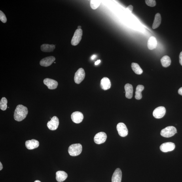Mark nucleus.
Wrapping results in <instances>:
<instances>
[{"mask_svg": "<svg viewBox=\"0 0 182 182\" xmlns=\"http://www.w3.org/2000/svg\"><path fill=\"white\" fill-rule=\"evenodd\" d=\"M28 113V109L26 107L22 105H18L15 111L14 119L17 121H22L26 117Z\"/></svg>", "mask_w": 182, "mask_h": 182, "instance_id": "f257e3e1", "label": "nucleus"}, {"mask_svg": "<svg viewBox=\"0 0 182 182\" xmlns=\"http://www.w3.org/2000/svg\"><path fill=\"white\" fill-rule=\"evenodd\" d=\"M82 150V146L80 144H75L69 146L68 152L72 156H77L81 153Z\"/></svg>", "mask_w": 182, "mask_h": 182, "instance_id": "f03ea898", "label": "nucleus"}, {"mask_svg": "<svg viewBox=\"0 0 182 182\" xmlns=\"http://www.w3.org/2000/svg\"><path fill=\"white\" fill-rule=\"evenodd\" d=\"M177 133V130L175 127L169 126L163 129L161 131L160 135L163 137L169 138L174 136Z\"/></svg>", "mask_w": 182, "mask_h": 182, "instance_id": "7ed1b4c3", "label": "nucleus"}, {"mask_svg": "<svg viewBox=\"0 0 182 182\" xmlns=\"http://www.w3.org/2000/svg\"><path fill=\"white\" fill-rule=\"evenodd\" d=\"M83 31L81 29H77L76 31L71 40V44L73 46H76L79 44L82 39Z\"/></svg>", "mask_w": 182, "mask_h": 182, "instance_id": "20e7f679", "label": "nucleus"}, {"mask_svg": "<svg viewBox=\"0 0 182 182\" xmlns=\"http://www.w3.org/2000/svg\"><path fill=\"white\" fill-rule=\"evenodd\" d=\"M85 73L83 68H80L76 72L74 76V81L76 83L79 84L83 81L85 77Z\"/></svg>", "mask_w": 182, "mask_h": 182, "instance_id": "39448f33", "label": "nucleus"}, {"mask_svg": "<svg viewBox=\"0 0 182 182\" xmlns=\"http://www.w3.org/2000/svg\"><path fill=\"white\" fill-rule=\"evenodd\" d=\"M118 134L120 136L125 137L128 134V131L125 124L123 123H119L116 127Z\"/></svg>", "mask_w": 182, "mask_h": 182, "instance_id": "423d86ee", "label": "nucleus"}, {"mask_svg": "<svg viewBox=\"0 0 182 182\" xmlns=\"http://www.w3.org/2000/svg\"><path fill=\"white\" fill-rule=\"evenodd\" d=\"M107 138V135L104 132H100L95 135L94 140L95 143L100 144L104 143Z\"/></svg>", "mask_w": 182, "mask_h": 182, "instance_id": "0eeeda50", "label": "nucleus"}, {"mask_svg": "<svg viewBox=\"0 0 182 182\" xmlns=\"http://www.w3.org/2000/svg\"><path fill=\"white\" fill-rule=\"evenodd\" d=\"M59 124V120L58 118L56 116H54L50 121L48 122L47 126L50 130L54 131L58 129Z\"/></svg>", "mask_w": 182, "mask_h": 182, "instance_id": "6e6552de", "label": "nucleus"}, {"mask_svg": "<svg viewBox=\"0 0 182 182\" xmlns=\"http://www.w3.org/2000/svg\"><path fill=\"white\" fill-rule=\"evenodd\" d=\"M166 112V110L164 107H158L154 110L153 115L155 118L160 119L164 117L165 114Z\"/></svg>", "mask_w": 182, "mask_h": 182, "instance_id": "1a4fd4ad", "label": "nucleus"}, {"mask_svg": "<svg viewBox=\"0 0 182 182\" xmlns=\"http://www.w3.org/2000/svg\"><path fill=\"white\" fill-rule=\"evenodd\" d=\"M175 145L174 143L171 142L165 143L160 146V151L167 152L173 151L175 149Z\"/></svg>", "mask_w": 182, "mask_h": 182, "instance_id": "9d476101", "label": "nucleus"}, {"mask_svg": "<svg viewBox=\"0 0 182 182\" xmlns=\"http://www.w3.org/2000/svg\"><path fill=\"white\" fill-rule=\"evenodd\" d=\"M71 119L73 122L76 124H79L83 120L84 116L81 112L76 111L72 114Z\"/></svg>", "mask_w": 182, "mask_h": 182, "instance_id": "9b49d317", "label": "nucleus"}, {"mask_svg": "<svg viewBox=\"0 0 182 182\" xmlns=\"http://www.w3.org/2000/svg\"><path fill=\"white\" fill-rule=\"evenodd\" d=\"M44 83L49 89L54 90L57 88L58 85V82L50 78H46L44 80Z\"/></svg>", "mask_w": 182, "mask_h": 182, "instance_id": "f8f14e48", "label": "nucleus"}, {"mask_svg": "<svg viewBox=\"0 0 182 182\" xmlns=\"http://www.w3.org/2000/svg\"><path fill=\"white\" fill-rule=\"evenodd\" d=\"M56 58L53 56H49L44 58L40 61V65L42 66L47 67L50 66L54 61Z\"/></svg>", "mask_w": 182, "mask_h": 182, "instance_id": "ddd939ff", "label": "nucleus"}, {"mask_svg": "<svg viewBox=\"0 0 182 182\" xmlns=\"http://www.w3.org/2000/svg\"><path fill=\"white\" fill-rule=\"evenodd\" d=\"M25 146L27 149L29 150L36 149L39 147V142L35 139L27 140L25 142Z\"/></svg>", "mask_w": 182, "mask_h": 182, "instance_id": "4468645a", "label": "nucleus"}, {"mask_svg": "<svg viewBox=\"0 0 182 182\" xmlns=\"http://www.w3.org/2000/svg\"><path fill=\"white\" fill-rule=\"evenodd\" d=\"M122 172L119 168L116 169L112 178V182H121Z\"/></svg>", "mask_w": 182, "mask_h": 182, "instance_id": "2eb2a0df", "label": "nucleus"}, {"mask_svg": "<svg viewBox=\"0 0 182 182\" xmlns=\"http://www.w3.org/2000/svg\"><path fill=\"white\" fill-rule=\"evenodd\" d=\"M100 86L101 88L104 90H107L111 88V83L108 78L104 77L101 80Z\"/></svg>", "mask_w": 182, "mask_h": 182, "instance_id": "dca6fc26", "label": "nucleus"}, {"mask_svg": "<svg viewBox=\"0 0 182 182\" xmlns=\"http://www.w3.org/2000/svg\"><path fill=\"white\" fill-rule=\"evenodd\" d=\"M56 179L57 181L59 182L63 181L67 179V174L65 171H59L56 173Z\"/></svg>", "mask_w": 182, "mask_h": 182, "instance_id": "f3484780", "label": "nucleus"}, {"mask_svg": "<svg viewBox=\"0 0 182 182\" xmlns=\"http://www.w3.org/2000/svg\"><path fill=\"white\" fill-rule=\"evenodd\" d=\"M126 92V98L131 99L132 98L133 94V87L132 85L126 84L124 86Z\"/></svg>", "mask_w": 182, "mask_h": 182, "instance_id": "a211bd4d", "label": "nucleus"}, {"mask_svg": "<svg viewBox=\"0 0 182 182\" xmlns=\"http://www.w3.org/2000/svg\"><path fill=\"white\" fill-rule=\"evenodd\" d=\"M157 45V40L155 37L152 36L149 38L147 42V47L149 50L155 49Z\"/></svg>", "mask_w": 182, "mask_h": 182, "instance_id": "6ab92c4d", "label": "nucleus"}, {"mask_svg": "<svg viewBox=\"0 0 182 182\" xmlns=\"http://www.w3.org/2000/svg\"><path fill=\"white\" fill-rule=\"evenodd\" d=\"M162 18L160 14L159 13L156 14L154 17V22L152 24V28L155 29L159 26L161 22Z\"/></svg>", "mask_w": 182, "mask_h": 182, "instance_id": "aec40b11", "label": "nucleus"}, {"mask_svg": "<svg viewBox=\"0 0 182 182\" xmlns=\"http://www.w3.org/2000/svg\"><path fill=\"white\" fill-rule=\"evenodd\" d=\"M56 48L54 45H49L48 44H44L41 46V49L42 51L49 52L53 51Z\"/></svg>", "mask_w": 182, "mask_h": 182, "instance_id": "412c9836", "label": "nucleus"}, {"mask_svg": "<svg viewBox=\"0 0 182 182\" xmlns=\"http://www.w3.org/2000/svg\"><path fill=\"white\" fill-rule=\"evenodd\" d=\"M144 86L141 85L137 86L135 92V98L138 100H139L142 98L141 92L144 89Z\"/></svg>", "mask_w": 182, "mask_h": 182, "instance_id": "4be33fe9", "label": "nucleus"}, {"mask_svg": "<svg viewBox=\"0 0 182 182\" xmlns=\"http://www.w3.org/2000/svg\"><path fill=\"white\" fill-rule=\"evenodd\" d=\"M160 61L163 66L164 67H168L171 65V59L168 56H165L162 57Z\"/></svg>", "mask_w": 182, "mask_h": 182, "instance_id": "5701e85b", "label": "nucleus"}, {"mask_svg": "<svg viewBox=\"0 0 182 182\" xmlns=\"http://www.w3.org/2000/svg\"><path fill=\"white\" fill-rule=\"evenodd\" d=\"M131 67L134 72L138 75H141L143 73L142 69L138 63H132L131 65Z\"/></svg>", "mask_w": 182, "mask_h": 182, "instance_id": "b1692460", "label": "nucleus"}, {"mask_svg": "<svg viewBox=\"0 0 182 182\" xmlns=\"http://www.w3.org/2000/svg\"><path fill=\"white\" fill-rule=\"evenodd\" d=\"M8 101L5 97H3L0 101V108L3 111H5L7 109Z\"/></svg>", "mask_w": 182, "mask_h": 182, "instance_id": "393cba45", "label": "nucleus"}, {"mask_svg": "<svg viewBox=\"0 0 182 182\" xmlns=\"http://www.w3.org/2000/svg\"><path fill=\"white\" fill-rule=\"evenodd\" d=\"M101 3V1H91L90 5L91 8L93 10H96L99 7Z\"/></svg>", "mask_w": 182, "mask_h": 182, "instance_id": "a878e982", "label": "nucleus"}, {"mask_svg": "<svg viewBox=\"0 0 182 182\" xmlns=\"http://www.w3.org/2000/svg\"><path fill=\"white\" fill-rule=\"evenodd\" d=\"M145 3L150 7H154L156 5V2L155 0H146Z\"/></svg>", "mask_w": 182, "mask_h": 182, "instance_id": "bb28decb", "label": "nucleus"}, {"mask_svg": "<svg viewBox=\"0 0 182 182\" xmlns=\"http://www.w3.org/2000/svg\"><path fill=\"white\" fill-rule=\"evenodd\" d=\"M0 20L3 23H5L7 22V19L5 14L1 10L0 11Z\"/></svg>", "mask_w": 182, "mask_h": 182, "instance_id": "cd10ccee", "label": "nucleus"}, {"mask_svg": "<svg viewBox=\"0 0 182 182\" xmlns=\"http://www.w3.org/2000/svg\"><path fill=\"white\" fill-rule=\"evenodd\" d=\"M133 7L132 5H130L128 6L126 8V9L127 10L131 12H132L133 11Z\"/></svg>", "mask_w": 182, "mask_h": 182, "instance_id": "c85d7f7f", "label": "nucleus"}, {"mask_svg": "<svg viewBox=\"0 0 182 182\" xmlns=\"http://www.w3.org/2000/svg\"><path fill=\"white\" fill-rule=\"evenodd\" d=\"M179 63L181 65H182V51L180 54L179 56Z\"/></svg>", "mask_w": 182, "mask_h": 182, "instance_id": "c756f323", "label": "nucleus"}, {"mask_svg": "<svg viewBox=\"0 0 182 182\" xmlns=\"http://www.w3.org/2000/svg\"><path fill=\"white\" fill-rule=\"evenodd\" d=\"M178 93L179 94L182 96V87L179 89L178 90Z\"/></svg>", "mask_w": 182, "mask_h": 182, "instance_id": "7c9ffc66", "label": "nucleus"}, {"mask_svg": "<svg viewBox=\"0 0 182 182\" xmlns=\"http://www.w3.org/2000/svg\"><path fill=\"white\" fill-rule=\"evenodd\" d=\"M101 63V60H99L96 61L95 63V65H98L99 63Z\"/></svg>", "mask_w": 182, "mask_h": 182, "instance_id": "2f4dec72", "label": "nucleus"}, {"mask_svg": "<svg viewBox=\"0 0 182 182\" xmlns=\"http://www.w3.org/2000/svg\"><path fill=\"white\" fill-rule=\"evenodd\" d=\"M97 56L96 55H93V56L91 57V59L92 60H94V59L96 58Z\"/></svg>", "mask_w": 182, "mask_h": 182, "instance_id": "473e14b6", "label": "nucleus"}, {"mask_svg": "<svg viewBox=\"0 0 182 182\" xmlns=\"http://www.w3.org/2000/svg\"><path fill=\"white\" fill-rule=\"evenodd\" d=\"M3 168V165H2L1 162H0V170H1Z\"/></svg>", "mask_w": 182, "mask_h": 182, "instance_id": "72a5a7b5", "label": "nucleus"}, {"mask_svg": "<svg viewBox=\"0 0 182 182\" xmlns=\"http://www.w3.org/2000/svg\"><path fill=\"white\" fill-rule=\"evenodd\" d=\"M81 26H79L78 27V29H81Z\"/></svg>", "mask_w": 182, "mask_h": 182, "instance_id": "f704fd0d", "label": "nucleus"}, {"mask_svg": "<svg viewBox=\"0 0 182 182\" xmlns=\"http://www.w3.org/2000/svg\"><path fill=\"white\" fill-rule=\"evenodd\" d=\"M34 182H41L37 180V181H35Z\"/></svg>", "mask_w": 182, "mask_h": 182, "instance_id": "c9c22d12", "label": "nucleus"}]
</instances>
